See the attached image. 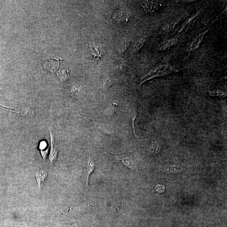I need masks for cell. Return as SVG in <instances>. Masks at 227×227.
Instances as JSON below:
<instances>
[{
	"label": "cell",
	"instance_id": "6da1fadb",
	"mask_svg": "<svg viewBox=\"0 0 227 227\" xmlns=\"http://www.w3.org/2000/svg\"><path fill=\"white\" fill-rule=\"evenodd\" d=\"M172 68L168 66H164L160 67L157 68L151 71L146 77L143 79V82L149 79L152 78L154 77H159V76H164L170 74L172 72Z\"/></svg>",
	"mask_w": 227,
	"mask_h": 227
},
{
	"label": "cell",
	"instance_id": "7a4b0ae2",
	"mask_svg": "<svg viewBox=\"0 0 227 227\" xmlns=\"http://www.w3.org/2000/svg\"><path fill=\"white\" fill-rule=\"evenodd\" d=\"M122 162L129 169L132 170H135L137 169V165L134 160L130 157L123 156L121 159Z\"/></svg>",
	"mask_w": 227,
	"mask_h": 227
},
{
	"label": "cell",
	"instance_id": "3957f363",
	"mask_svg": "<svg viewBox=\"0 0 227 227\" xmlns=\"http://www.w3.org/2000/svg\"><path fill=\"white\" fill-rule=\"evenodd\" d=\"M95 168V164L94 161L91 158V156H89V160L88 162V167H87V176H86V185L88 186V188L90 189L89 185H88V183H89V177L91 175V174L94 171Z\"/></svg>",
	"mask_w": 227,
	"mask_h": 227
},
{
	"label": "cell",
	"instance_id": "277c9868",
	"mask_svg": "<svg viewBox=\"0 0 227 227\" xmlns=\"http://www.w3.org/2000/svg\"><path fill=\"white\" fill-rule=\"evenodd\" d=\"M84 94V89L81 86H75L72 88V95L77 100H79L82 98Z\"/></svg>",
	"mask_w": 227,
	"mask_h": 227
},
{
	"label": "cell",
	"instance_id": "5b68a950",
	"mask_svg": "<svg viewBox=\"0 0 227 227\" xmlns=\"http://www.w3.org/2000/svg\"><path fill=\"white\" fill-rule=\"evenodd\" d=\"M47 176V173L44 170H40L36 174L35 178L40 189L41 188V186L43 185Z\"/></svg>",
	"mask_w": 227,
	"mask_h": 227
},
{
	"label": "cell",
	"instance_id": "8992f818",
	"mask_svg": "<svg viewBox=\"0 0 227 227\" xmlns=\"http://www.w3.org/2000/svg\"><path fill=\"white\" fill-rule=\"evenodd\" d=\"M143 7L145 11L152 12L158 10L159 5L153 2H147L143 4Z\"/></svg>",
	"mask_w": 227,
	"mask_h": 227
},
{
	"label": "cell",
	"instance_id": "52a82bcc",
	"mask_svg": "<svg viewBox=\"0 0 227 227\" xmlns=\"http://www.w3.org/2000/svg\"><path fill=\"white\" fill-rule=\"evenodd\" d=\"M51 147L50 153L49 155V160L50 163L52 164L56 160L57 156V148L54 147L53 138L51 137Z\"/></svg>",
	"mask_w": 227,
	"mask_h": 227
},
{
	"label": "cell",
	"instance_id": "ba28073f",
	"mask_svg": "<svg viewBox=\"0 0 227 227\" xmlns=\"http://www.w3.org/2000/svg\"><path fill=\"white\" fill-rule=\"evenodd\" d=\"M90 43V47L92 53L94 57H101V53L99 50V48L93 43H92L91 41Z\"/></svg>",
	"mask_w": 227,
	"mask_h": 227
},
{
	"label": "cell",
	"instance_id": "9c48e42d",
	"mask_svg": "<svg viewBox=\"0 0 227 227\" xmlns=\"http://www.w3.org/2000/svg\"><path fill=\"white\" fill-rule=\"evenodd\" d=\"M209 95L215 97H219V98H223L226 96L227 94L226 93L220 90H214V91H210L209 92Z\"/></svg>",
	"mask_w": 227,
	"mask_h": 227
},
{
	"label": "cell",
	"instance_id": "30bf717a",
	"mask_svg": "<svg viewBox=\"0 0 227 227\" xmlns=\"http://www.w3.org/2000/svg\"><path fill=\"white\" fill-rule=\"evenodd\" d=\"M203 36H204L203 34H202L198 36L196 39L194 40L192 46H191V49L194 50L196 49L198 47L202 40Z\"/></svg>",
	"mask_w": 227,
	"mask_h": 227
},
{
	"label": "cell",
	"instance_id": "8fae6325",
	"mask_svg": "<svg viewBox=\"0 0 227 227\" xmlns=\"http://www.w3.org/2000/svg\"><path fill=\"white\" fill-rule=\"evenodd\" d=\"M181 168L178 166H170L164 168V171L168 172L178 173L181 172Z\"/></svg>",
	"mask_w": 227,
	"mask_h": 227
},
{
	"label": "cell",
	"instance_id": "7c38bea8",
	"mask_svg": "<svg viewBox=\"0 0 227 227\" xmlns=\"http://www.w3.org/2000/svg\"><path fill=\"white\" fill-rule=\"evenodd\" d=\"M130 113L131 114V118H132V124H133V129L134 130V120H135V118H136V116L137 113L134 108L130 109Z\"/></svg>",
	"mask_w": 227,
	"mask_h": 227
},
{
	"label": "cell",
	"instance_id": "4fadbf2b",
	"mask_svg": "<svg viewBox=\"0 0 227 227\" xmlns=\"http://www.w3.org/2000/svg\"><path fill=\"white\" fill-rule=\"evenodd\" d=\"M113 84V82L112 81V79L108 78L106 79L104 83V86L106 89L109 88L111 85Z\"/></svg>",
	"mask_w": 227,
	"mask_h": 227
},
{
	"label": "cell",
	"instance_id": "5bb4252c",
	"mask_svg": "<svg viewBox=\"0 0 227 227\" xmlns=\"http://www.w3.org/2000/svg\"><path fill=\"white\" fill-rule=\"evenodd\" d=\"M155 189H156L158 192L161 193L163 192H164V190H165V188H164L163 185H158L155 187Z\"/></svg>",
	"mask_w": 227,
	"mask_h": 227
},
{
	"label": "cell",
	"instance_id": "9a60e30c",
	"mask_svg": "<svg viewBox=\"0 0 227 227\" xmlns=\"http://www.w3.org/2000/svg\"><path fill=\"white\" fill-rule=\"evenodd\" d=\"M159 146L158 144L156 142H154L152 143V146H151V149H152L153 152H154L155 151H158V150L159 149Z\"/></svg>",
	"mask_w": 227,
	"mask_h": 227
},
{
	"label": "cell",
	"instance_id": "2e32d148",
	"mask_svg": "<svg viewBox=\"0 0 227 227\" xmlns=\"http://www.w3.org/2000/svg\"><path fill=\"white\" fill-rule=\"evenodd\" d=\"M47 147V144L44 141H42L40 144L39 149H41V151L43 150L44 149L46 148Z\"/></svg>",
	"mask_w": 227,
	"mask_h": 227
}]
</instances>
